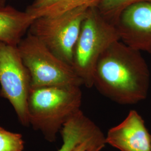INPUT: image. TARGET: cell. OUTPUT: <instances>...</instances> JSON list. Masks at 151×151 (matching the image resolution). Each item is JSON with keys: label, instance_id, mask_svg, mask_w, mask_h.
Listing matches in <instances>:
<instances>
[{"label": "cell", "instance_id": "obj_1", "mask_svg": "<svg viewBox=\"0 0 151 151\" xmlns=\"http://www.w3.org/2000/svg\"><path fill=\"white\" fill-rule=\"evenodd\" d=\"M150 71L140 51L117 40L98 60L93 86L103 95L122 105L134 104L147 96Z\"/></svg>", "mask_w": 151, "mask_h": 151}, {"label": "cell", "instance_id": "obj_2", "mask_svg": "<svg viewBox=\"0 0 151 151\" xmlns=\"http://www.w3.org/2000/svg\"><path fill=\"white\" fill-rule=\"evenodd\" d=\"M78 86L31 88L28 98L29 124L50 142L63 125L81 110L82 92Z\"/></svg>", "mask_w": 151, "mask_h": 151}, {"label": "cell", "instance_id": "obj_3", "mask_svg": "<svg viewBox=\"0 0 151 151\" xmlns=\"http://www.w3.org/2000/svg\"><path fill=\"white\" fill-rule=\"evenodd\" d=\"M116 27L108 22L97 7H90L81 25L73 50L72 67L87 88L93 86V75L100 56L119 40Z\"/></svg>", "mask_w": 151, "mask_h": 151}, {"label": "cell", "instance_id": "obj_4", "mask_svg": "<svg viewBox=\"0 0 151 151\" xmlns=\"http://www.w3.org/2000/svg\"><path fill=\"white\" fill-rule=\"evenodd\" d=\"M17 48L29 72L31 88L83 85L73 67L55 55L31 33L22 38Z\"/></svg>", "mask_w": 151, "mask_h": 151}, {"label": "cell", "instance_id": "obj_5", "mask_svg": "<svg viewBox=\"0 0 151 151\" xmlns=\"http://www.w3.org/2000/svg\"><path fill=\"white\" fill-rule=\"evenodd\" d=\"M89 8L81 6L60 15L37 18L29 32L60 59L72 65L76 43Z\"/></svg>", "mask_w": 151, "mask_h": 151}, {"label": "cell", "instance_id": "obj_6", "mask_svg": "<svg viewBox=\"0 0 151 151\" xmlns=\"http://www.w3.org/2000/svg\"><path fill=\"white\" fill-rule=\"evenodd\" d=\"M1 96L14 109L22 125H29L28 98L31 89L29 72L24 65L17 46L0 42Z\"/></svg>", "mask_w": 151, "mask_h": 151}, {"label": "cell", "instance_id": "obj_7", "mask_svg": "<svg viewBox=\"0 0 151 151\" xmlns=\"http://www.w3.org/2000/svg\"><path fill=\"white\" fill-rule=\"evenodd\" d=\"M115 26L120 40L151 54V2L137 3L125 9Z\"/></svg>", "mask_w": 151, "mask_h": 151}, {"label": "cell", "instance_id": "obj_8", "mask_svg": "<svg viewBox=\"0 0 151 151\" xmlns=\"http://www.w3.org/2000/svg\"><path fill=\"white\" fill-rule=\"evenodd\" d=\"M106 143L120 151H151V135L135 110L118 125L109 130Z\"/></svg>", "mask_w": 151, "mask_h": 151}, {"label": "cell", "instance_id": "obj_9", "mask_svg": "<svg viewBox=\"0 0 151 151\" xmlns=\"http://www.w3.org/2000/svg\"><path fill=\"white\" fill-rule=\"evenodd\" d=\"M35 19L10 6L0 7V42L17 46Z\"/></svg>", "mask_w": 151, "mask_h": 151}, {"label": "cell", "instance_id": "obj_10", "mask_svg": "<svg viewBox=\"0 0 151 151\" xmlns=\"http://www.w3.org/2000/svg\"><path fill=\"white\" fill-rule=\"evenodd\" d=\"M100 128L80 110L60 130L63 143L58 151H71L78 144L96 133Z\"/></svg>", "mask_w": 151, "mask_h": 151}, {"label": "cell", "instance_id": "obj_11", "mask_svg": "<svg viewBox=\"0 0 151 151\" xmlns=\"http://www.w3.org/2000/svg\"><path fill=\"white\" fill-rule=\"evenodd\" d=\"M101 0H34L26 11L35 19L54 16L81 6L97 7Z\"/></svg>", "mask_w": 151, "mask_h": 151}, {"label": "cell", "instance_id": "obj_12", "mask_svg": "<svg viewBox=\"0 0 151 151\" xmlns=\"http://www.w3.org/2000/svg\"><path fill=\"white\" fill-rule=\"evenodd\" d=\"M143 2H151V0H101L97 7L104 18L116 25L119 16L125 9Z\"/></svg>", "mask_w": 151, "mask_h": 151}, {"label": "cell", "instance_id": "obj_13", "mask_svg": "<svg viewBox=\"0 0 151 151\" xmlns=\"http://www.w3.org/2000/svg\"><path fill=\"white\" fill-rule=\"evenodd\" d=\"M24 142L22 135L0 127V151H22Z\"/></svg>", "mask_w": 151, "mask_h": 151}, {"label": "cell", "instance_id": "obj_14", "mask_svg": "<svg viewBox=\"0 0 151 151\" xmlns=\"http://www.w3.org/2000/svg\"><path fill=\"white\" fill-rule=\"evenodd\" d=\"M105 140V137L100 129L93 135L78 144L71 151H87L98 143Z\"/></svg>", "mask_w": 151, "mask_h": 151}, {"label": "cell", "instance_id": "obj_15", "mask_svg": "<svg viewBox=\"0 0 151 151\" xmlns=\"http://www.w3.org/2000/svg\"><path fill=\"white\" fill-rule=\"evenodd\" d=\"M106 145V140L101 141L92 147L91 148H90L87 151H100L103 148L105 147Z\"/></svg>", "mask_w": 151, "mask_h": 151}, {"label": "cell", "instance_id": "obj_16", "mask_svg": "<svg viewBox=\"0 0 151 151\" xmlns=\"http://www.w3.org/2000/svg\"><path fill=\"white\" fill-rule=\"evenodd\" d=\"M7 0H0V7L6 5V2Z\"/></svg>", "mask_w": 151, "mask_h": 151}]
</instances>
